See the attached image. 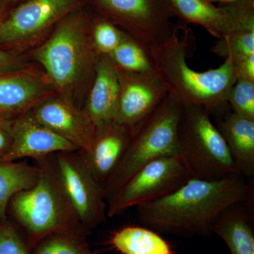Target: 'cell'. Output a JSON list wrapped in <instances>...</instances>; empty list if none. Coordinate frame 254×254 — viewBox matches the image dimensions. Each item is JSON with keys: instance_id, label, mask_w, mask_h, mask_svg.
Wrapping results in <instances>:
<instances>
[{"instance_id": "5b68a950", "label": "cell", "mask_w": 254, "mask_h": 254, "mask_svg": "<svg viewBox=\"0 0 254 254\" xmlns=\"http://www.w3.org/2000/svg\"><path fill=\"white\" fill-rule=\"evenodd\" d=\"M182 110L181 103L169 94L132 132L120 165L103 187L107 202L144 165L162 157L178 154V128Z\"/></svg>"}, {"instance_id": "484cf974", "label": "cell", "mask_w": 254, "mask_h": 254, "mask_svg": "<svg viewBox=\"0 0 254 254\" xmlns=\"http://www.w3.org/2000/svg\"><path fill=\"white\" fill-rule=\"evenodd\" d=\"M227 103L234 113L254 120V82L237 79L229 92Z\"/></svg>"}, {"instance_id": "83f0119b", "label": "cell", "mask_w": 254, "mask_h": 254, "mask_svg": "<svg viewBox=\"0 0 254 254\" xmlns=\"http://www.w3.org/2000/svg\"><path fill=\"white\" fill-rule=\"evenodd\" d=\"M32 64L26 54L0 48V76L21 71Z\"/></svg>"}, {"instance_id": "8992f818", "label": "cell", "mask_w": 254, "mask_h": 254, "mask_svg": "<svg viewBox=\"0 0 254 254\" xmlns=\"http://www.w3.org/2000/svg\"><path fill=\"white\" fill-rule=\"evenodd\" d=\"M177 155L190 178L214 180L241 175L226 142L203 107H183Z\"/></svg>"}, {"instance_id": "ffe728a7", "label": "cell", "mask_w": 254, "mask_h": 254, "mask_svg": "<svg viewBox=\"0 0 254 254\" xmlns=\"http://www.w3.org/2000/svg\"><path fill=\"white\" fill-rule=\"evenodd\" d=\"M110 245L121 254H177L168 241L147 227H124L113 234Z\"/></svg>"}, {"instance_id": "7c38bea8", "label": "cell", "mask_w": 254, "mask_h": 254, "mask_svg": "<svg viewBox=\"0 0 254 254\" xmlns=\"http://www.w3.org/2000/svg\"><path fill=\"white\" fill-rule=\"evenodd\" d=\"M117 69L120 93L115 123L133 132L165 99L168 91L155 71L135 73Z\"/></svg>"}, {"instance_id": "7402d4cb", "label": "cell", "mask_w": 254, "mask_h": 254, "mask_svg": "<svg viewBox=\"0 0 254 254\" xmlns=\"http://www.w3.org/2000/svg\"><path fill=\"white\" fill-rule=\"evenodd\" d=\"M109 57L115 66L124 71L135 73L155 71L149 48L126 33Z\"/></svg>"}, {"instance_id": "277c9868", "label": "cell", "mask_w": 254, "mask_h": 254, "mask_svg": "<svg viewBox=\"0 0 254 254\" xmlns=\"http://www.w3.org/2000/svg\"><path fill=\"white\" fill-rule=\"evenodd\" d=\"M35 160L40 170L38 181L13 195L7 209L9 218L21 229L30 250L54 232L77 231L89 235L64 193L50 155Z\"/></svg>"}, {"instance_id": "d4e9b609", "label": "cell", "mask_w": 254, "mask_h": 254, "mask_svg": "<svg viewBox=\"0 0 254 254\" xmlns=\"http://www.w3.org/2000/svg\"><path fill=\"white\" fill-rule=\"evenodd\" d=\"M125 33L113 23L94 14L91 35L93 46L98 55L109 56L119 46Z\"/></svg>"}, {"instance_id": "9c48e42d", "label": "cell", "mask_w": 254, "mask_h": 254, "mask_svg": "<svg viewBox=\"0 0 254 254\" xmlns=\"http://www.w3.org/2000/svg\"><path fill=\"white\" fill-rule=\"evenodd\" d=\"M50 158L78 221L91 234L108 217L103 187L93 176L80 150L60 152Z\"/></svg>"}, {"instance_id": "5bb4252c", "label": "cell", "mask_w": 254, "mask_h": 254, "mask_svg": "<svg viewBox=\"0 0 254 254\" xmlns=\"http://www.w3.org/2000/svg\"><path fill=\"white\" fill-rule=\"evenodd\" d=\"M54 94L43 70L33 64L21 71L1 75L0 118L13 120Z\"/></svg>"}, {"instance_id": "cb8c5ba5", "label": "cell", "mask_w": 254, "mask_h": 254, "mask_svg": "<svg viewBox=\"0 0 254 254\" xmlns=\"http://www.w3.org/2000/svg\"><path fill=\"white\" fill-rule=\"evenodd\" d=\"M210 51L225 59L238 61L254 54V31L238 32L218 39Z\"/></svg>"}, {"instance_id": "4dcf8cb0", "label": "cell", "mask_w": 254, "mask_h": 254, "mask_svg": "<svg viewBox=\"0 0 254 254\" xmlns=\"http://www.w3.org/2000/svg\"><path fill=\"white\" fill-rule=\"evenodd\" d=\"M16 4L12 0H0V23L2 22Z\"/></svg>"}, {"instance_id": "d6986e66", "label": "cell", "mask_w": 254, "mask_h": 254, "mask_svg": "<svg viewBox=\"0 0 254 254\" xmlns=\"http://www.w3.org/2000/svg\"><path fill=\"white\" fill-rule=\"evenodd\" d=\"M246 203L227 208L214 225L213 234L224 241L231 254H254L253 219Z\"/></svg>"}, {"instance_id": "4fadbf2b", "label": "cell", "mask_w": 254, "mask_h": 254, "mask_svg": "<svg viewBox=\"0 0 254 254\" xmlns=\"http://www.w3.org/2000/svg\"><path fill=\"white\" fill-rule=\"evenodd\" d=\"M35 118L57 134L88 153L94 142L96 128L83 108L57 94L31 110Z\"/></svg>"}, {"instance_id": "f1b7e54d", "label": "cell", "mask_w": 254, "mask_h": 254, "mask_svg": "<svg viewBox=\"0 0 254 254\" xmlns=\"http://www.w3.org/2000/svg\"><path fill=\"white\" fill-rule=\"evenodd\" d=\"M233 63L237 79L242 78L254 82V54Z\"/></svg>"}, {"instance_id": "8fae6325", "label": "cell", "mask_w": 254, "mask_h": 254, "mask_svg": "<svg viewBox=\"0 0 254 254\" xmlns=\"http://www.w3.org/2000/svg\"><path fill=\"white\" fill-rule=\"evenodd\" d=\"M170 1L182 22L199 25L218 39L254 31V0H239L220 7L207 0Z\"/></svg>"}, {"instance_id": "f546056e", "label": "cell", "mask_w": 254, "mask_h": 254, "mask_svg": "<svg viewBox=\"0 0 254 254\" xmlns=\"http://www.w3.org/2000/svg\"><path fill=\"white\" fill-rule=\"evenodd\" d=\"M11 121L0 118V159L6 154L11 145Z\"/></svg>"}, {"instance_id": "7a4b0ae2", "label": "cell", "mask_w": 254, "mask_h": 254, "mask_svg": "<svg viewBox=\"0 0 254 254\" xmlns=\"http://www.w3.org/2000/svg\"><path fill=\"white\" fill-rule=\"evenodd\" d=\"M93 16L90 4L75 10L58 23L41 44L28 52L55 94L81 108L100 57L92 40Z\"/></svg>"}, {"instance_id": "9a60e30c", "label": "cell", "mask_w": 254, "mask_h": 254, "mask_svg": "<svg viewBox=\"0 0 254 254\" xmlns=\"http://www.w3.org/2000/svg\"><path fill=\"white\" fill-rule=\"evenodd\" d=\"M11 142L9 150L0 160L16 162L33 160L65 151L78 150L75 145L38 121L31 111L11 121Z\"/></svg>"}, {"instance_id": "603a6c76", "label": "cell", "mask_w": 254, "mask_h": 254, "mask_svg": "<svg viewBox=\"0 0 254 254\" xmlns=\"http://www.w3.org/2000/svg\"><path fill=\"white\" fill-rule=\"evenodd\" d=\"M86 233L54 232L43 237L31 249V254H88L91 252Z\"/></svg>"}, {"instance_id": "ac0fdd59", "label": "cell", "mask_w": 254, "mask_h": 254, "mask_svg": "<svg viewBox=\"0 0 254 254\" xmlns=\"http://www.w3.org/2000/svg\"><path fill=\"white\" fill-rule=\"evenodd\" d=\"M243 176H254V120L234 112L220 115L216 125Z\"/></svg>"}, {"instance_id": "1f68e13d", "label": "cell", "mask_w": 254, "mask_h": 254, "mask_svg": "<svg viewBox=\"0 0 254 254\" xmlns=\"http://www.w3.org/2000/svg\"><path fill=\"white\" fill-rule=\"evenodd\" d=\"M12 1L17 4L18 3L23 2V1H26V0H12Z\"/></svg>"}, {"instance_id": "2e32d148", "label": "cell", "mask_w": 254, "mask_h": 254, "mask_svg": "<svg viewBox=\"0 0 254 254\" xmlns=\"http://www.w3.org/2000/svg\"><path fill=\"white\" fill-rule=\"evenodd\" d=\"M119 93L120 83L116 66L109 56L100 55L94 79L82 108L96 130L115 122Z\"/></svg>"}, {"instance_id": "e0dca14e", "label": "cell", "mask_w": 254, "mask_h": 254, "mask_svg": "<svg viewBox=\"0 0 254 254\" xmlns=\"http://www.w3.org/2000/svg\"><path fill=\"white\" fill-rule=\"evenodd\" d=\"M131 135L129 128L114 122L97 129L91 150L82 152L88 168L103 188L120 165Z\"/></svg>"}, {"instance_id": "3957f363", "label": "cell", "mask_w": 254, "mask_h": 254, "mask_svg": "<svg viewBox=\"0 0 254 254\" xmlns=\"http://www.w3.org/2000/svg\"><path fill=\"white\" fill-rule=\"evenodd\" d=\"M195 46L193 31L186 23H177L168 39L148 48L155 72L182 106L203 107L210 114L221 115L229 107L227 96L237 80L233 62L227 58L218 68L195 71L187 59L194 54Z\"/></svg>"}, {"instance_id": "30bf717a", "label": "cell", "mask_w": 254, "mask_h": 254, "mask_svg": "<svg viewBox=\"0 0 254 254\" xmlns=\"http://www.w3.org/2000/svg\"><path fill=\"white\" fill-rule=\"evenodd\" d=\"M190 177L178 155L156 159L136 172L107 202V216L122 215L172 193Z\"/></svg>"}, {"instance_id": "ba28073f", "label": "cell", "mask_w": 254, "mask_h": 254, "mask_svg": "<svg viewBox=\"0 0 254 254\" xmlns=\"http://www.w3.org/2000/svg\"><path fill=\"white\" fill-rule=\"evenodd\" d=\"M90 6L95 15L148 48L173 33L176 14L170 0H91Z\"/></svg>"}, {"instance_id": "6da1fadb", "label": "cell", "mask_w": 254, "mask_h": 254, "mask_svg": "<svg viewBox=\"0 0 254 254\" xmlns=\"http://www.w3.org/2000/svg\"><path fill=\"white\" fill-rule=\"evenodd\" d=\"M251 187L242 175L214 180L190 178L172 193L136 208L138 220L158 233L210 236L220 214L249 202Z\"/></svg>"}, {"instance_id": "44dd1931", "label": "cell", "mask_w": 254, "mask_h": 254, "mask_svg": "<svg viewBox=\"0 0 254 254\" xmlns=\"http://www.w3.org/2000/svg\"><path fill=\"white\" fill-rule=\"evenodd\" d=\"M39 175L36 165L0 160V222L9 218L8 205L13 195L33 187Z\"/></svg>"}, {"instance_id": "4316f807", "label": "cell", "mask_w": 254, "mask_h": 254, "mask_svg": "<svg viewBox=\"0 0 254 254\" xmlns=\"http://www.w3.org/2000/svg\"><path fill=\"white\" fill-rule=\"evenodd\" d=\"M0 254H31L26 237L9 218L0 222Z\"/></svg>"}, {"instance_id": "52a82bcc", "label": "cell", "mask_w": 254, "mask_h": 254, "mask_svg": "<svg viewBox=\"0 0 254 254\" xmlns=\"http://www.w3.org/2000/svg\"><path fill=\"white\" fill-rule=\"evenodd\" d=\"M91 0H26L15 5L0 23V48L26 54L41 44L55 26Z\"/></svg>"}, {"instance_id": "d6a6232c", "label": "cell", "mask_w": 254, "mask_h": 254, "mask_svg": "<svg viewBox=\"0 0 254 254\" xmlns=\"http://www.w3.org/2000/svg\"><path fill=\"white\" fill-rule=\"evenodd\" d=\"M88 254H100V253H98V252H93V251H91V252H90V253Z\"/></svg>"}]
</instances>
